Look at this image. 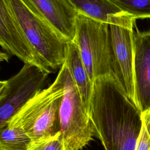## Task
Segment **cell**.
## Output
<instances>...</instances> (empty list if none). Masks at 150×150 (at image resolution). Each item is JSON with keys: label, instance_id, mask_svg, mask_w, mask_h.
<instances>
[{"label": "cell", "instance_id": "cell-7", "mask_svg": "<svg viewBox=\"0 0 150 150\" xmlns=\"http://www.w3.org/2000/svg\"><path fill=\"white\" fill-rule=\"evenodd\" d=\"M109 29L112 76L135 103L134 26L110 25Z\"/></svg>", "mask_w": 150, "mask_h": 150}, {"label": "cell", "instance_id": "cell-10", "mask_svg": "<svg viewBox=\"0 0 150 150\" xmlns=\"http://www.w3.org/2000/svg\"><path fill=\"white\" fill-rule=\"evenodd\" d=\"M135 104L142 112L150 110V31L134 32Z\"/></svg>", "mask_w": 150, "mask_h": 150}, {"label": "cell", "instance_id": "cell-2", "mask_svg": "<svg viewBox=\"0 0 150 150\" xmlns=\"http://www.w3.org/2000/svg\"><path fill=\"white\" fill-rule=\"evenodd\" d=\"M64 63L53 83L30 100L9 121L20 126L33 141L60 132V107L64 91Z\"/></svg>", "mask_w": 150, "mask_h": 150}, {"label": "cell", "instance_id": "cell-16", "mask_svg": "<svg viewBox=\"0 0 150 150\" xmlns=\"http://www.w3.org/2000/svg\"><path fill=\"white\" fill-rule=\"evenodd\" d=\"M142 125L135 150H150V110L142 113Z\"/></svg>", "mask_w": 150, "mask_h": 150}, {"label": "cell", "instance_id": "cell-1", "mask_svg": "<svg viewBox=\"0 0 150 150\" xmlns=\"http://www.w3.org/2000/svg\"><path fill=\"white\" fill-rule=\"evenodd\" d=\"M88 114L94 134L105 150H135L142 129V112L112 76L94 80Z\"/></svg>", "mask_w": 150, "mask_h": 150}, {"label": "cell", "instance_id": "cell-3", "mask_svg": "<svg viewBox=\"0 0 150 150\" xmlns=\"http://www.w3.org/2000/svg\"><path fill=\"white\" fill-rule=\"evenodd\" d=\"M4 1L40 59L52 71L60 68L65 62L69 41L21 0Z\"/></svg>", "mask_w": 150, "mask_h": 150}, {"label": "cell", "instance_id": "cell-5", "mask_svg": "<svg viewBox=\"0 0 150 150\" xmlns=\"http://www.w3.org/2000/svg\"><path fill=\"white\" fill-rule=\"evenodd\" d=\"M59 115L60 132L67 150H81L92 140L93 124L67 66Z\"/></svg>", "mask_w": 150, "mask_h": 150}, {"label": "cell", "instance_id": "cell-8", "mask_svg": "<svg viewBox=\"0 0 150 150\" xmlns=\"http://www.w3.org/2000/svg\"><path fill=\"white\" fill-rule=\"evenodd\" d=\"M0 44L10 54L24 63L35 65L45 71H52L34 50L4 0H0Z\"/></svg>", "mask_w": 150, "mask_h": 150}, {"label": "cell", "instance_id": "cell-13", "mask_svg": "<svg viewBox=\"0 0 150 150\" xmlns=\"http://www.w3.org/2000/svg\"><path fill=\"white\" fill-rule=\"evenodd\" d=\"M0 150H28L32 140L19 125L9 121L0 128Z\"/></svg>", "mask_w": 150, "mask_h": 150}, {"label": "cell", "instance_id": "cell-12", "mask_svg": "<svg viewBox=\"0 0 150 150\" xmlns=\"http://www.w3.org/2000/svg\"><path fill=\"white\" fill-rule=\"evenodd\" d=\"M64 63L79 91L81 100L88 112L93 89L87 69L81 57L79 48L74 41H69Z\"/></svg>", "mask_w": 150, "mask_h": 150}, {"label": "cell", "instance_id": "cell-9", "mask_svg": "<svg viewBox=\"0 0 150 150\" xmlns=\"http://www.w3.org/2000/svg\"><path fill=\"white\" fill-rule=\"evenodd\" d=\"M68 41H73L78 14L69 0H21Z\"/></svg>", "mask_w": 150, "mask_h": 150}, {"label": "cell", "instance_id": "cell-15", "mask_svg": "<svg viewBox=\"0 0 150 150\" xmlns=\"http://www.w3.org/2000/svg\"><path fill=\"white\" fill-rule=\"evenodd\" d=\"M28 150H67L60 132L56 135L32 141Z\"/></svg>", "mask_w": 150, "mask_h": 150}, {"label": "cell", "instance_id": "cell-4", "mask_svg": "<svg viewBox=\"0 0 150 150\" xmlns=\"http://www.w3.org/2000/svg\"><path fill=\"white\" fill-rule=\"evenodd\" d=\"M91 80L111 75V59L109 25L78 13L73 40Z\"/></svg>", "mask_w": 150, "mask_h": 150}, {"label": "cell", "instance_id": "cell-11", "mask_svg": "<svg viewBox=\"0 0 150 150\" xmlns=\"http://www.w3.org/2000/svg\"><path fill=\"white\" fill-rule=\"evenodd\" d=\"M78 13L109 25L134 26L135 19L111 0H69Z\"/></svg>", "mask_w": 150, "mask_h": 150}, {"label": "cell", "instance_id": "cell-6", "mask_svg": "<svg viewBox=\"0 0 150 150\" xmlns=\"http://www.w3.org/2000/svg\"><path fill=\"white\" fill-rule=\"evenodd\" d=\"M49 73L25 63L14 76L0 83V128L43 90Z\"/></svg>", "mask_w": 150, "mask_h": 150}, {"label": "cell", "instance_id": "cell-14", "mask_svg": "<svg viewBox=\"0 0 150 150\" xmlns=\"http://www.w3.org/2000/svg\"><path fill=\"white\" fill-rule=\"evenodd\" d=\"M122 11L138 18H150V0H111Z\"/></svg>", "mask_w": 150, "mask_h": 150}]
</instances>
